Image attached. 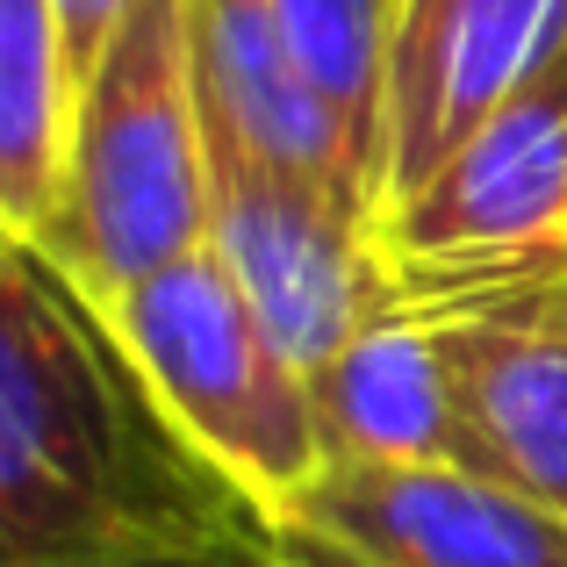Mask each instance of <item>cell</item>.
I'll use <instances>...</instances> for the list:
<instances>
[{
	"instance_id": "obj_1",
	"label": "cell",
	"mask_w": 567,
	"mask_h": 567,
	"mask_svg": "<svg viewBox=\"0 0 567 567\" xmlns=\"http://www.w3.org/2000/svg\"><path fill=\"white\" fill-rule=\"evenodd\" d=\"M266 525L94 302L0 237V567H152Z\"/></svg>"
},
{
	"instance_id": "obj_2",
	"label": "cell",
	"mask_w": 567,
	"mask_h": 567,
	"mask_svg": "<svg viewBox=\"0 0 567 567\" xmlns=\"http://www.w3.org/2000/svg\"><path fill=\"white\" fill-rule=\"evenodd\" d=\"M194 245H208V130L187 0H130L86 72L65 202L37 251L86 302H115Z\"/></svg>"
},
{
	"instance_id": "obj_3",
	"label": "cell",
	"mask_w": 567,
	"mask_h": 567,
	"mask_svg": "<svg viewBox=\"0 0 567 567\" xmlns=\"http://www.w3.org/2000/svg\"><path fill=\"white\" fill-rule=\"evenodd\" d=\"M94 309L123 338L130 367L166 402L173 424L245 488L266 525H280L331 460H323L309 374L274 346L223 251L194 245L187 259L158 266L152 280Z\"/></svg>"
},
{
	"instance_id": "obj_4",
	"label": "cell",
	"mask_w": 567,
	"mask_h": 567,
	"mask_svg": "<svg viewBox=\"0 0 567 567\" xmlns=\"http://www.w3.org/2000/svg\"><path fill=\"white\" fill-rule=\"evenodd\" d=\"M208 245L302 374H317L381 317L416 309L374 216L331 202L223 130H208Z\"/></svg>"
},
{
	"instance_id": "obj_5",
	"label": "cell",
	"mask_w": 567,
	"mask_h": 567,
	"mask_svg": "<svg viewBox=\"0 0 567 567\" xmlns=\"http://www.w3.org/2000/svg\"><path fill=\"white\" fill-rule=\"evenodd\" d=\"M416 302L567 266V43L381 216Z\"/></svg>"
},
{
	"instance_id": "obj_6",
	"label": "cell",
	"mask_w": 567,
	"mask_h": 567,
	"mask_svg": "<svg viewBox=\"0 0 567 567\" xmlns=\"http://www.w3.org/2000/svg\"><path fill=\"white\" fill-rule=\"evenodd\" d=\"M453 388V467L567 517V266L424 302Z\"/></svg>"
},
{
	"instance_id": "obj_7",
	"label": "cell",
	"mask_w": 567,
	"mask_h": 567,
	"mask_svg": "<svg viewBox=\"0 0 567 567\" xmlns=\"http://www.w3.org/2000/svg\"><path fill=\"white\" fill-rule=\"evenodd\" d=\"M567 43V0H402L388 43L381 216Z\"/></svg>"
},
{
	"instance_id": "obj_8",
	"label": "cell",
	"mask_w": 567,
	"mask_h": 567,
	"mask_svg": "<svg viewBox=\"0 0 567 567\" xmlns=\"http://www.w3.org/2000/svg\"><path fill=\"white\" fill-rule=\"evenodd\" d=\"M280 525L360 567H567V517L474 467H323Z\"/></svg>"
},
{
	"instance_id": "obj_9",
	"label": "cell",
	"mask_w": 567,
	"mask_h": 567,
	"mask_svg": "<svg viewBox=\"0 0 567 567\" xmlns=\"http://www.w3.org/2000/svg\"><path fill=\"white\" fill-rule=\"evenodd\" d=\"M187 37H194V86H202L208 130L251 144L259 158L302 173L331 202L381 223L374 158L360 152L346 115L309 80L274 0H187Z\"/></svg>"
},
{
	"instance_id": "obj_10",
	"label": "cell",
	"mask_w": 567,
	"mask_h": 567,
	"mask_svg": "<svg viewBox=\"0 0 567 567\" xmlns=\"http://www.w3.org/2000/svg\"><path fill=\"white\" fill-rule=\"evenodd\" d=\"M331 467H439L453 460V388L431 346L424 302L381 317L309 374Z\"/></svg>"
},
{
	"instance_id": "obj_11",
	"label": "cell",
	"mask_w": 567,
	"mask_h": 567,
	"mask_svg": "<svg viewBox=\"0 0 567 567\" xmlns=\"http://www.w3.org/2000/svg\"><path fill=\"white\" fill-rule=\"evenodd\" d=\"M80 58L58 0H0V237L37 245L65 202L80 137Z\"/></svg>"
},
{
	"instance_id": "obj_12",
	"label": "cell",
	"mask_w": 567,
	"mask_h": 567,
	"mask_svg": "<svg viewBox=\"0 0 567 567\" xmlns=\"http://www.w3.org/2000/svg\"><path fill=\"white\" fill-rule=\"evenodd\" d=\"M288 43L302 51L309 80L323 86L360 152L381 173V115H388V43H395L402 0H274Z\"/></svg>"
},
{
	"instance_id": "obj_13",
	"label": "cell",
	"mask_w": 567,
	"mask_h": 567,
	"mask_svg": "<svg viewBox=\"0 0 567 567\" xmlns=\"http://www.w3.org/2000/svg\"><path fill=\"white\" fill-rule=\"evenodd\" d=\"M58 14H65V37H72V58H80V80L101 65V51H109V37L123 29L130 0H58Z\"/></svg>"
},
{
	"instance_id": "obj_14",
	"label": "cell",
	"mask_w": 567,
	"mask_h": 567,
	"mask_svg": "<svg viewBox=\"0 0 567 567\" xmlns=\"http://www.w3.org/2000/svg\"><path fill=\"white\" fill-rule=\"evenodd\" d=\"M152 567H288V560L274 554L266 525H251V532H230V539H216V546H194V554L152 560Z\"/></svg>"
},
{
	"instance_id": "obj_15",
	"label": "cell",
	"mask_w": 567,
	"mask_h": 567,
	"mask_svg": "<svg viewBox=\"0 0 567 567\" xmlns=\"http://www.w3.org/2000/svg\"><path fill=\"white\" fill-rule=\"evenodd\" d=\"M266 539H274V554L288 560V567H360V560L338 554V546L309 539V532H295V525H266Z\"/></svg>"
}]
</instances>
